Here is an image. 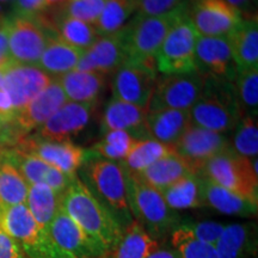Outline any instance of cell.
Segmentation results:
<instances>
[{
  "label": "cell",
  "mask_w": 258,
  "mask_h": 258,
  "mask_svg": "<svg viewBox=\"0 0 258 258\" xmlns=\"http://www.w3.org/2000/svg\"><path fill=\"white\" fill-rule=\"evenodd\" d=\"M60 207L78 224L105 254L115 246L124 228L85 183L74 178L61 195Z\"/></svg>",
  "instance_id": "obj_1"
},
{
  "label": "cell",
  "mask_w": 258,
  "mask_h": 258,
  "mask_svg": "<svg viewBox=\"0 0 258 258\" xmlns=\"http://www.w3.org/2000/svg\"><path fill=\"white\" fill-rule=\"evenodd\" d=\"M194 125L225 134L235 128L243 117L234 82L206 77L199 99L189 109Z\"/></svg>",
  "instance_id": "obj_2"
},
{
  "label": "cell",
  "mask_w": 258,
  "mask_h": 258,
  "mask_svg": "<svg viewBox=\"0 0 258 258\" xmlns=\"http://www.w3.org/2000/svg\"><path fill=\"white\" fill-rule=\"evenodd\" d=\"M186 9V0L175 11L160 16L138 15L123 28L128 60L157 71L156 55L167 32ZM158 72V71H157Z\"/></svg>",
  "instance_id": "obj_3"
},
{
  "label": "cell",
  "mask_w": 258,
  "mask_h": 258,
  "mask_svg": "<svg viewBox=\"0 0 258 258\" xmlns=\"http://www.w3.org/2000/svg\"><path fill=\"white\" fill-rule=\"evenodd\" d=\"M125 177L128 205L135 221L143 226L153 238L169 232L176 225L177 215L175 211L167 206L161 192L145 182L138 173L125 170Z\"/></svg>",
  "instance_id": "obj_4"
},
{
  "label": "cell",
  "mask_w": 258,
  "mask_h": 258,
  "mask_svg": "<svg viewBox=\"0 0 258 258\" xmlns=\"http://www.w3.org/2000/svg\"><path fill=\"white\" fill-rule=\"evenodd\" d=\"M200 175L246 199L253 205L258 203L257 158H245L230 146L208 160L200 171Z\"/></svg>",
  "instance_id": "obj_5"
},
{
  "label": "cell",
  "mask_w": 258,
  "mask_h": 258,
  "mask_svg": "<svg viewBox=\"0 0 258 258\" xmlns=\"http://www.w3.org/2000/svg\"><path fill=\"white\" fill-rule=\"evenodd\" d=\"M0 227L22 247L28 258H76L54 244L25 203L6 207L0 218Z\"/></svg>",
  "instance_id": "obj_6"
},
{
  "label": "cell",
  "mask_w": 258,
  "mask_h": 258,
  "mask_svg": "<svg viewBox=\"0 0 258 258\" xmlns=\"http://www.w3.org/2000/svg\"><path fill=\"white\" fill-rule=\"evenodd\" d=\"M54 25L46 18L36 16L16 15L8 19L9 50L12 62L24 66H36L50 40Z\"/></svg>",
  "instance_id": "obj_7"
},
{
  "label": "cell",
  "mask_w": 258,
  "mask_h": 258,
  "mask_svg": "<svg viewBox=\"0 0 258 258\" xmlns=\"http://www.w3.org/2000/svg\"><path fill=\"white\" fill-rule=\"evenodd\" d=\"M85 171L106 207L111 208L122 227H127L133 220L128 205L127 177L122 163L95 156L88 161Z\"/></svg>",
  "instance_id": "obj_8"
},
{
  "label": "cell",
  "mask_w": 258,
  "mask_h": 258,
  "mask_svg": "<svg viewBox=\"0 0 258 258\" xmlns=\"http://www.w3.org/2000/svg\"><path fill=\"white\" fill-rule=\"evenodd\" d=\"M196 34L188 17V5L167 32L156 55L157 71L163 76L195 71Z\"/></svg>",
  "instance_id": "obj_9"
},
{
  "label": "cell",
  "mask_w": 258,
  "mask_h": 258,
  "mask_svg": "<svg viewBox=\"0 0 258 258\" xmlns=\"http://www.w3.org/2000/svg\"><path fill=\"white\" fill-rule=\"evenodd\" d=\"M206 77L199 71L167 74L157 80L148 110H189L201 95Z\"/></svg>",
  "instance_id": "obj_10"
},
{
  "label": "cell",
  "mask_w": 258,
  "mask_h": 258,
  "mask_svg": "<svg viewBox=\"0 0 258 258\" xmlns=\"http://www.w3.org/2000/svg\"><path fill=\"white\" fill-rule=\"evenodd\" d=\"M188 17L199 36L227 37L243 16L225 0H186Z\"/></svg>",
  "instance_id": "obj_11"
},
{
  "label": "cell",
  "mask_w": 258,
  "mask_h": 258,
  "mask_svg": "<svg viewBox=\"0 0 258 258\" xmlns=\"http://www.w3.org/2000/svg\"><path fill=\"white\" fill-rule=\"evenodd\" d=\"M67 102L59 82L53 79L40 95L16 112L9 122L16 143H19L31 131H36Z\"/></svg>",
  "instance_id": "obj_12"
},
{
  "label": "cell",
  "mask_w": 258,
  "mask_h": 258,
  "mask_svg": "<svg viewBox=\"0 0 258 258\" xmlns=\"http://www.w3.org/2000/svg\"><path fill=\"white\" fill-rule=\"evenodd\" d=\"M157 71L132 61L122 64L112 79V98L148 108L158 80Z\"/></svg>",
  "instance_id": "obj_13"
},
{
  "label": "cell",
  "mask_w": 258,
  "mask_h": 258,
  "mask_svg": "<svg viewBox=\"0 0 258 258\" xmlns=\"http://www.w3.org/2000/svg\"><path fill=\"white\" fill-rule=\"evenodd\" d=\"M17 150L40 158L44 163L60 170L67 176L76 177L77 170L86 160V151L72 141H50L37 137L23 138Z\"/></svg>",
  "instance_id": "obj_14"
},
{
  "label": "cell",
  "mask_w": 258,
  "mask_h": 258,
  "mask_svg": "<svg viewBox=\"0 0 258 258\" xmlns=\"http://www.w3.org/2000/svg\"><path fill=\"white\" fill-rule=\"evenodd\" d=\"M227 147H230V143L224 134L190 124L173 150L199 175L208 160L224 152Z\"/></svg>",
  "instance_id": "obj_15"
},
{
  "label": "cell",
  "mask_w": 258,
  "mask_h": 258,
  "mask_svg": "<svg viewBox=\"0 0 258 258\" xmlns=\"http://www.w3.org/2000/svg\"><path fill=\"white\" fill-rule=\"evenodd\" d=\"M53 78L36 66L12 63L3 72V89L14 105L15 114L46 90Z\"/></svg>",
  "instance_id": "obj_16"
},
{
  "label": "cell",
  "mask_w": 258,
  "mask_h": 258,
  "mask_svg": "<svg viewBox=\"0 0 258 258\" xmlns=\"http://www.w3.org/2000/svg\"><path fill=\"white\" fill-rule=\"evenodd\" d=\"M195 67L205 77L234 82L238 69L232 56L227 37L198 36Z\"/></svg>",
  "instance_id": "obj_17"
},
{
  "label": "cell",
  "mask_w": 258,
  "mask_h": 258,
  "mask_svg": "<svg viewBox=\"0 0 258 258\" xmlns=\"http://www.w3.org/2000/svg\"><path fill=\"white\" fill-rule=\"evenodd\" d=\"M123 28L114 34L97 38L95 43L83 53L77 70L108 76L115 73L122 64L127 62Z\"/></svg>",
  "instance_id": "obj_18"
},
{
  "label": "cell",
  "mask_w": 258,
  "mask_h": 258,
  "mask_svg": "<svg viewBox=\"0 0 258 258\" xmlns=\"http://www.w3.org/2000/svg\"><path fill=\"white\" fill-rule=\"evenodd\" d=\"M48 234L57 247L76 258H103L105 256L104 251L61 207L48 227Z\"/></svg>",
  "instance_id": "obj_19"
},
{
  "label": "cell",
  "mask_w": 258,
  "mask_h": 258,
  "mask_svg": "<svg viewBox=\"0 0 258 258\" xmlns=\"http://www.w3.org/2000/svg\"><path fill=\"white\" fill-rule=\"evenodd\" d=\"M95 105L66 102L37 129V138L50 141H71L88 127Z\"/></svg>",
  "instance_id": "obj_20"
},
{
  "label": "cell",
  "mask_w": 258,
  "mask_h": 258,
  "mask_svg": "<svg viewBox=\"0 0 258 258\" xmlns=\"http://www.w3.org/2000/svg\"><path fill=\"white\" fill-rule=\"evenodd\" d=\"M6 157L17 167L28 184H46L54 191L62 195L76 177L67 176L60 170L44 163L40 158L17 150L5 151Z\"/></svg>",
  "instance_id": "obj_21"
},
{
  "label": "cell",
  "mask_w": 258,
  "mask_h": 258,
  "mask_svg": "<svg viewBox=\"0 0 258 258\" xmlns=\"http://www.w3.org/2000/svg\"><path fill=\"white\" fill-rule=\"evenodd\" d=\"M148 108H143L131 103L111 98L105 106L102 121V132L124 131L131 133L135 139H145V122Z\"/></svg>",
  "instance_id": "obj_22"
},
{
  "label": "cell",
  "mask_w": 258,
  "mask_h": 258,
  "mask_svg": "<svg viewBox=\"0 0 258 258\" xmlns=\"http://www.w3.org/2000/svg\"><path fill=\"white\" fill-rule=\"evenodd\" d=\"M190 124L189 110H148L145 131L147 138L173 147Z\"/></svg>",
  "instance_id": "obj_23"
},
{
  "label": "cell",
  "mask_w": 258,
  "mask_h": 258,
  "mask_svg": "<svg viewBox=\"0 0 258 258\" xmlns=\"http://www.w3.org/2000/svg\"><path fill=\"white\" fill-rule=\"evenodd\" d=\"M232 56L238 71L258 69V22L257 16L243 18L227 36Z\"/></svg>",
  "instance_id": "obj_24"
},
{
  "label": "cell",
  "mask_w": 258,
  "mask_h": 258,
  "mask_svg": "<svg viewBox=\"0 0 258 258\" xmlns=\"http://www.w3.org/2000/svg\"><path fill=\"white\" fill-rule=\"evenodd\" d=\"M56 80L63 90L67 102L95 105L105 88L106 76L97 72L74 70Z\"/></svg>",
  "instance_id": "obj_25"
},
{
  "label": "cell",
  "mask_w": 258,
  "mask_h": 258,
  "mask_svg": "<svg viewBox=\"0 0 258 258\" xmlns=\"http://www.w3.org/2000/svg\"><path fill=\"white\" fill-rule=\"evenodd\" d=\"M200 184L203 205H207L217 212L227 215H240L251 217L257 213V205L247 201L237 194L222 188L217 183L212 182L207 177L200 175Z\"/></svg>",
  "instance_id": "obj_26"
},
{
  "label": "cell",
  "mask_w": 258,
  "mask_h": 258,
  "mask_svg": "<svg viewBox=\"0 0 258 258\" xmlns=\"http://www.w3.org/2000/svg\"><path fill=\"white\" fill-rule=\"evenodd\" d=\"M83 53V50L70 46L57 36H53L48 41L36 67L53 79H57L77 70Z\"/></svg>",
  "instance_id": "obj_27"
},
{
  "label": "cell",
  "mask_w": 258,
  "mask_h": 258,
  "mask_svg": "<svg viewBox=\"0 0 258 258\" xmlns=\"http://www.w3.org/2000/svg\"><path fill=\"white\" fill-rule=\"evenodd\" d=\"M159 243L145 228L133 220L123 230L121 238L103 258H147Z\"/></svg>",
  "instance_id": "obj_28"
},
{
  "label": "cell",
  "mask_w": 258,
  "mask_h": 258,
  "mask_svg": "<svg viewBox=\"0 0 258 258\" xmlns=\"http://www.w3.org/2000/svg\"><path fill=\"white\" fill-rule=\"evenodd\" d=\"M145 182L158 190L165 189L177 180L189 175H198L186 161L176 152L160 158L141 173H138Z\"/></svg>",
  "instance_id": "obj_29"
},
{
  "label": "cell",
  "mask_w": 258,
  "mask_h": 258,
  "mask_svg": "<svg viewBox=\"0 0 258 258\" xmlns=\"http://www.w3.org/2000/svg\"><path fill=\"white\" fill-rule=\"evenodd\" d=\"M61 195L46 184L29 185L25 205L38 226L48 232V227L60 209Z\"/></svg>",
  "instance_id": "obj_30"
},
{
  "label": "cell",
  "mask_w": 258,
  "mask_h": 258,
  "mask_svg": "<svg viewBox=\"0 0 258 258\" xmlns=\"http://www.w3.org/2000/svg\"><path fill=\"white\" fill-rule=\"evenodd\" d=\"M172 211L199 208L203 206L199 175H189L176 183L159 190Z\"/></svg>",
  "instance_id": "obj_31"
},
{
  "label": "cell",
  "mask_w": 258,
  "mask_h": 258,
  "mask_svg": "<svg viewBox=\"0 0 258 258\" xmlns=\"http://www.w3.org/2000/svg\"><path fill=\"white\" fill-rule=\"evenodd\" d=\"M175 152L172 146L161 144L153 139H137L131 152L122 161L124 169L133 173H141L160 158Z\"/></svg>",
  "instance_id": "obj_32"
},
{
  "label": "cell",
  "mask_w": 258,
  "mask_h": 258,
  "mask_svg": "<svg viewBox=\"0 0 258 258\" xmlns=\"http://www.w3.org/2000/svg\"><path fill=\"white\" fill-rule=\"evenodd\" d=\"M29 184L9 158L0 152V200L6 207L27 201Z\"/></svg>",
  "instance_id": "obj_33"
},
{
  "label": "cell",
  "mask_w": 258,
  "mask_h": 258,
  "mask_svg": "<svg viewBox=\"0 0 258 258\" xmlns=\"http://www.w3.org/2000/svg\"><path fill=\"white\" fill-rule=\"evenodd\" d=\"M54 29L60 40L83 51L89 49L99 37L92 24L63 15L59 16Z\"/></svg>",
  "instance_id": "obj_34"
},
{
  "label": "cell",
  "mask_w": 258,
  "mask_h": 258,
  "mask_svg": "<svg viewBox=\"0 0 258 258\" xmlns=\"http://www.w3.org/2000/svg\"><path fill=\"white\" fill-rule=\"evenodd\" d=\"M134 12H137L134 0H106L93 27L99 36L114 34L125 27V23Z\"/></svg>",
  "instance_id": "obj_35"
},
{
  "label": "cell",
  "mask_w": 258,
  "mask_h": 258,
  "mask_svg": "<svg viewBox=\"0 0 258 258\" xmlns=\"http://www.w3.org/2000/svg\"><path fill=\"white\" fill-rule=\"evenodd\" d=\"M137 139L128 132L111 131L104 133V138L92 147L91 152L96 157L122 163L131 152Z\"/></svg>",
  "instance_id": "obj_36"
},
{
  "label": "cell",
  "mask_w": 258,
  "mask_h": 258,
  "mask_svg": "<svg viewBox=\"0 0 258 258\" xmlns=\"http://www.w3.org/2000/svg\"><path fill=\"white\" fill-rule=\"evenodd\" d=\"M171 244L179 258H218L214 246L196 239L185 225L172 231Z\"/></svg>",
  "instance_id": "obj_37"
},
{
  "label": "cell",
  "mask_w": 258,
  "mask_h": 258,
  "mask_svg": "<svg viewBox=\"0 0 258 258\" xmlns=\"http://www.w3.org/2000/svg\"><path fill=\"white\" fill-rule=\"evenodd\" d=\"M249 240V230L243 224L225 225L224 231L214 245L218 258H241Z\"/></svg>",
  "instance_id": "obj_38"
},
{
  "label": "cell",
  "mask_w": 258,
  "mask_h": 258,
  "mask_svg": "<svg viewBox=\"0 0 258 258\" xmlns=\"http://www.w3.org/2000/svg\"><path fill=\"white\" fill-rule=\"evenodd\" d=\"M234 86L243 114L256 117L258 110V69L238 71Z\"/></svg>",
  "instance_id": "obj_39"
},
{
  "label": "cell",
  "mask_w": 258,
  "mask_h": 258,
  "mask_svg": "<svg viewBox=\"0 0 258 258\" xmlns=\"http://www.w3.org/2000/svg\"><path fill=\"white\" fill-rule=\"evenodd\" d=\"M234 129L233 150L245 158L256 159L258 153L257 118L244 115Z\"/></svg>",
  "instance_id": "obj_40"
},
{
  "label": "cell",
  "mask_w": 258,
  "mask_h": 258,
  "mask_svg": "<svg viewBox=\"0 0 258 258\" xmlns=\"http://www.w3.org/2000/svg\"><path fill=\"white\" fill-rule=\"evenodd\" d=\"M105 3L106 0H69L60 5V15L69 16L93 25L103 11Z\"/></svg>",
  "instance_id": "obj_41"
},
{
  "label": "cell",
  "mask_w": 258,
  "mask_h": 258,
  "mask_svg": "<svg viewBox=\"0 0 258 258\" xmlns=\"http://www.w3.org/2000/svg\"><path fill=\"white\" fill-rule=\"evenodd\" d=\"M138 15L160 16L178 9L185 0H134Z\"/></svg>",
  "instance_id": "obj_42"
},
{
  "label": "cell",
  "mask_w": 258,
  "mask_h": 258,
  "mask_svg": "<svg viewBox=\"0 0 258 258\" xmlns=\"http://www.w3.org/2000/svg\"><path fill=\"white\" fill-rule=\"evenodd\" d=\"M194 237L202 243L214 246L224 231L225 225L214 221H203L198 224H185Z\"/></svg>",
  "instance_id": "obj_43"
},
{
  "label": "cell",
  "mask_w": 258,
  "mask_h": 258,
  "mask_svg": "<svg viewBox=\"0 0 258 258\" xmlns=\"http://www.w3.org/2000/svg\"><path fill=\"white\" fill-rule=\"evenodd\" d=\"M0 258H28L22 247L0 227Z\"/></svg>",
  "instance_id": "obj_44"
},
{
  "label": "cell",
  "mask_w": 258,
  "mask_h": 258,
  "mask_svg": "<svg viewBox=\"0 0 258 258\" xmlns=\"http://www.w3.org/2000/svg\"><path fill=\"white\" fill-rule=\"evenodd\" d=\"M12 63L9 50L8 19L0 18V71L4 72Z\"/></svg>",
  "instance_id": "obj_45"
},
{
  "label": "cell",
  "mask_w": 258,
  "mask_h": 258,
  "mask_svg": "<svg viewBox=\"0 0 258 258\" xmlns=\"http://www.w3.org/2000/svg\"><path fill=\"white\" fill-rule=\"evenodd\" d=\"M17 15L36 16L47 10L46 0H15Z\"/></svg>",
  "instance_id": "obj_46"
},
{
  "label": "cell",
  "mask_w": 258,
  "mask_h": 258,
  "mask_svg": "<svg viewBox=\"0 0 258 258\" xmlns=\"http://www.w3.org/2000/svg\"><path fill=\"white\" fill-rule=\"evenodd\" d=\"M15 116V109L11 99L3 86L0 88V120L4 122H11Z\"/></svg>",
  "instance_id": "obj_47"
},
{
  "label": "cell",
  "mask_w": 258,
  "mask_h": 258,
  "mask_svg": "<svg viewBox=\"0 0 258 258\" xmlns=\"http://www.w3.org/2000/svg\"><path fill=\"white\" fill-rule=\"evenodd\" d=\"M225 2L237 10L241 16L252 12L256 4V0H225Z\"/></svg>",
  "instance_id": "obj_48"
},
{
  "label": "cell",
  "mask_w": 258,
  "mask_h": 258,
  "mask_svg": "<svg viewBox=\"0 0 258 258\" xmlns=\"http://www.w3.org/2000/svg\"><path fill=\"white\" fill-rule=\"evenodd\" d=\"M15 139L11 133V128L8 122L0 120V152L4 151V147L8 144H14Z\"/></svg>",
  "instance_id": "obj_49"
},
{
  "label": "cell",
  "mask_w": 258,
  "mask_h": 258,
  "mask_svg": "<svg viewBox=\"0 0 258 258\" xmlns=\"http://www.w3.org/2000/svg\"><path fill=\"white\" fill-rule=\"evenodd\" d=\"M147 258H179V257L175 250L165 249V247H158V249L154 251V252L151 253Z\"/></svg>",
  "instance_id": "obj_50"
},
{
  "label": "cell",
  "mask_w": 258,
  "mask_h": 258,
  "mask_svg": "<svg viewBox=\"0 0 258 258\" xmlns=\"http://www.w3.org/2000/svg\"><path fill=\"white\" fill-rule=\"evenodd\" d=\"M69 0H46V4H47V9L53 8V6H59L62 5L64 3H67Z\"/></svg>",
  "instance_id": "obj_51"
},
{
  "label": "cell",
  "mask_w": 258,
  "mask_h": 258,
  "mask_svg": "<svg viewBox=\"0 0 258 258\" xmlns=\"http://www.w3.org/2000/svg\"><path fill=\"white\" fill-rule=\"evenodd\" d=\"M3 86V71H0V88Z\"/></svg>",
  "instance_id": "obj_52"
}]
</instances>
